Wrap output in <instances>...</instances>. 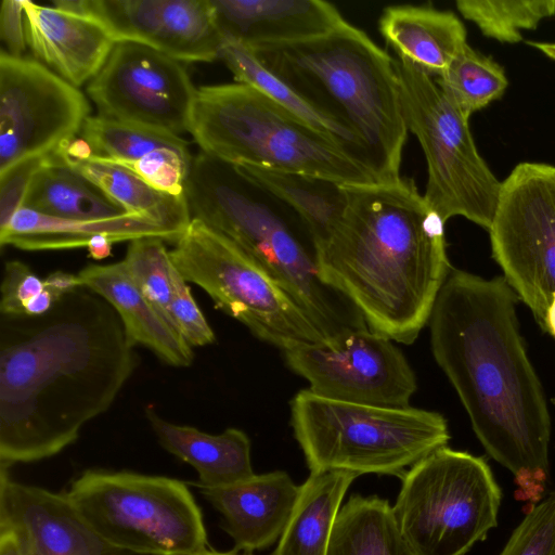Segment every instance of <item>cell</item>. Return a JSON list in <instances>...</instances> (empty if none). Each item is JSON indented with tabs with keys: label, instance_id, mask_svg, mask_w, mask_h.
Returning a JSON list of instances; mask_svg holds the SVG:
<instances>
[{
	"label": "cell",
	"instance_id": "obj_1",
	"mask_svg": "<svg viewBox=\"0 0 555 555\" xmlns=\"http://www.w3.org/2000/svg\"><path fill=\"white\" fill-rule=\"evenodd\" d=\"M117 311L81 286L38 317L0 318V467L51 457L105 413L138 358Z\"/></svg>",
	"mask_w": 555,
	"mask_h": 555
},
{
	"label": "cell",
	"instance_id": "obj_2",
	"mask_svg": "<svg viewBox=\"0 0 555 555\" xmlns=\"http://www.w3.org/2000/svg\"><path fill=\"white\" fill-rule=\"evenodd\" d=\"M505 278L451 270L429 317L434 358L490 456L539 500L548 475L551 417Z\"/></svg>",
	"mask_w": 555,
	"mask_h": 555
},
{
	"label": "cell",
	"instance_id": "obj_3",
	"mask_svg": "<svg viewBox=\"0 0 555 555\" xmlns=\"http://www.w3.org/2000/svg\"><path fill=\"white\" fill-rule=\"evenodd\" d=\"M345 186L346 210L317 245L320 276L369 330L410 345L451 271L446 222L411 178Z\"/></svg>",
	"mask_w": 555,
	"mask_h": 555
},
{
	"label": "cell",
	"instance_id": "obj_4",
	"mask_svg": "<svg viewBox=\"0 0 555 555\" xmlns=\"http://www.w3.org/2000/svg\"><path fill=\"white\" fill-rule=\"evenodd\" d=\"M192 218L251 257L328 339L367 327L359 310L320 276L317 243L304 219L238 166L199 152L185 183Z\"/></svg>",
	"mask_w": 555,
	"mask_h": 555
},
{
	"label": "cell",
	"instance_id": "obj_5",
	"mask_svg": "<svg viewBox=\"0 0 555 555\" xmlns=\"http://www.w3.org/2000/svg\"><path fill=\"white\" fill-rule=\"evenodd\" d=\"M260 63L362 144L378 182L400 177L408 128L395 60L345 22L309 40L253 51Z\"/></svg>",
	"mask_w": 555,
	"mask_h": 555
},
{
	"label": "cell",
	"instance_id": "obj_6",
	"mask_svg": "<svg viewBox=\"0 0 555 555\" xmlns=\"http://www.w3.org/2000/svg\"><path fill=\"white\" fill-rule=\"evenodd\" d=\"M189 132L202 152L236 166L295 171L341 184L378 182L365 166L249 85L197 89Z\"/></svg>",
	"mask_w": 555,
	"mask_h": 555
},
{
	"label": "cell",
	"instance_id": "obj_7",
	"mask_svg": "<svg viewBox=\"0 0 555 555\" xmlns=\"http://www.w3.org/2000/svg\"><path fill=\"white\" fill-rule=\"evenodd\" d=\"M291 425L310 473L401 478L450 440L447 420L438 412L345 402L309 389L293 398Z\"/></svg>",
	"mask_w": 555,
	"mask_h": 555
},
{
	"label": "cell",
	"instance_id": "obj_8",
	"mask_svg": "<svg viewBox=\"0 0 555 555\" xmlns=\"http://www.w3.org/2000/svg\"><path fill=\"white\" fill-rule=\"evenodd\" d=\"M65 495L113 547L145 555H192L207 548L201 507L181 480L88 469Z\"/></svg>",
	"mask_w": 555,
	"mask_h": 555
},
{
	"label": "cell",
	"instance_id": "obj_9",
	"mask_svg": "<svg viewBox=\"0 0 555 555\" xmlns=\"http://www.w3.org/2000/svg\"><path fill=\"white\" fill-rule=\"evenodd\" d=\"M401 480L392 509L416 555H464L496 526L502 494L482 457L446 446Z\"/></svg>",
	"mask_w": 555,
	"mask_h": 555
},
{
	"label": "cell",
	"instance_id": "obj_10",
	"mask_svg": "<svg viewBox=\"0 0 555 555\" xmlns=\"http://www.w3.org/2000/svg\"><path fill=\"white\" fill-rule=\"evenodd\" d=\"M395 68L408 131L416 137L427 164L426 202L444 222L461 216L489 231L502 181L480 156L469 119L430 75L401 59L395 60Z\"/></svg>",
	"mask_w": 555,
	"mask_h": 555
},
{
	"label": "cell",
	"instance_id": "obj_11",
	"mask_svg": "<svg viewBox=\"0 0 555 555\" xmlns=\"http://www.w3.org/2000/svg\"><path fill=\"white\" fill-rule=\"evenodd\" d=\"M182 278L215 306L283 352L326 338L291 296L244 250L192 218L170 250Z\"/></svg>",
	"mask_w": 555,
	"mask_h": 555
},
{
	"label": "cell",
	"instance_id": "obj_12",
	"mask_svg": "<svg viewBox=\"0 0 555 555\" xmlns=\"http://www.w3.org/2000/svg\"><path fill=\"white\" fill-rule=\"evenodd\" d=\"M492 256L542 327L555 297V166L524 162L502 181Z\"/></svg>",
	"mask_w": 555,
	"mask_h": 555
},
{
	"label": "cell",
	"instance_id": "obj_13",
	"mask_svg": "<svg viewBox=\"0 0 555 555\" xmlns=\"http://www.w3.org/2000/svg\"><path fill=\"white\" fill-rule=\"evenodd\" d=\"M90 104L39 61L0 53V172L75 140Z\"/></svg>",
	"mask_w": 555,
	"mask_h": 555
},
{
	"label": "cell",
	"instance_id": "obj_14",
	"mask_svg": "<svg viewBox=\"0 0 555 555\" xmlns=\"http://www.w3.org/2000/svg\"><path fill=\"white\" fill-rule=\"evenodd\" d=\"M288 367L328 399L409 406L416 376L391 339L369 327L343 332L320 343L284 351Z\"/></svg>",
	"mask_w": 555,
	"mask_h": 555
},
{
	"label": "cell",
	"instance_id": "obj_15",
	"mask_svg": "<svg viewBox=\"0 0 555 555\" xmlns=\"http://www.w3.org/2000/svg\"><path fill=\"white\" fill-rule=\"evenodd\" d=\"M87 93L100 116L180 137L190 131L197 89L182 62L117 41Z\"/></svg>",
	"mask_w": 555,
	"mask_h": 555
},
{
	"label": "cell",
	"instance_id": "obj_16",
	"mask_svg": "<svg viewBox=\"0 0 555 555\" xmlns=\"http://www.w3.org/2000/svg\"><path fill=\"white\" fill-rule=\"evenodd\" d=\"M53 7L98 20L116 42L141 43L180 62L220 59L223 37L211 0H57Z\"/></svg>",
	"mask_w": 555,
	"mask_h": 555
},
{
	"label": "cell",
	"instance_id": "obj_17",
	"mask_svg": "<svg viewBox=\"0 0 555 555\" xmlns=\"http://www.w3.org/2000/svg\"><path fill=\"white\" fill-rule=\"evenodd\" d=\"M0 468V524L23 534L31 555H145L104 542L65 494L13 481Z\"/></svg>",
	"mask_w": 555,
	"mask_h": 555
},
{
	"label": "cell",
	"instance_id": "obj_18",
	"mask_svg": "<svg viewBox=\"0 0 555 555\" xmlns=\"http://www.w3.org/2000/svg\"><path fill=\"white\" fill-rule=\"evenodd\" d=\"M78 138L82 156L121 165L162 192L185 195L193 156L181 137L98 115L86 119Z\"/></svg>",
	"mask_w": 555,
	"mask_h": 555
},
{
	"label": "cell",
	"instance_id": "obj_19",
	"mask_svg": "<svg viewBox=\"0 0 555 555\" xmlns=\"http://www.w3.org/2000/svg\"><path fill=\"white\" fill-rule=\"evenodd\" d=\"M27 44L41 64L75 87L101 70L116 40L98 20L23 0Z\"/></svg>",
	"mask_w": 555,
	"mask_h": 555
},
{
	"label": "cell",
	"instance_id": "obj_20",
	"mask_svg": "<svg viewBox=\"0 0 555 555\" xmlns=\"http://www.w3.org/2000/svg\"><path fill=\"white\" fill-rule=\"evenodd\" d=\"M300 486L284 470L254 475L219 488H201L221 516L235 552L251 554L279 541L295 507Z\"/></svg>",
	"mask_w": 555,
	"mask_h": 555
},
{
	"label": "cell",
	"instance_id": "obj_21",
	"mask_svg": "<svg viewBox=\"0 0 555 555\" xmlns=\"http://www.w3.org/2000/svg\"><path fill=\"white\" fill-rule=\"evenodd\" d=\"M225 40L256 49L321 37L346 21L322 0H211Z\"/></svg>",
	"mask_w": 555,
	"mask_h": 555
},
{
	"label": "cell",
	"instance_id": "obj_22",
	"mask_svg": "<svg viewBox=\"0 0 555 555\" xmlns=\"http://www.w3.org/2000/svg\"><path fill=\"white\" fill-rule=\"evenodd\" d=\"M85 287L103 297L120 317L129 337L168 365L188 367L193 348L143 296L124 261L90 264L78 273Z\"/></svg>",
	"mask_w": 555,
	"mask_h": 555
},
{
	"label": "cell",
	"instance_id": "obj_23",
	"mask_svg": "<svg viewBox=\"0 0 555 555\" xmlns=\"http://www.w3.org/2000/svg\"><path fill=\"white\" fill-rule=\"evenodd\" d=\"M96 235H107L116 243L143 237H158L176 244L181 236L146 218L127 214L102 220H77L48 216L22 207L0 230V245L24 250H57L87 247Z\"/></svg>",
	"mask_w": 555,
	"mask_h": 555
},
{
	"label": "cell",
	"instance_id": "obj_24",
	"mask_svg": "<svg viewBox=\"0 0 555 555\" xmlns=\"http://www.w3.org/2000/svg\"><path fill=\"white\" fill-rule=\"evenodd\" d=\"M378 29L398 55L431 77H440L467 44L462 21L430 5L400 4L384 9Z\"/></svg>",
	"mask_w": 555,
	"mask_h": 555
},
{
	"label": "cell",
	"instance_id": "obj_25",
	"mask_svg": "<svg viewBox=\"0 0 555 555\" xmlns=\"http://www.w3.org/2000/svg\"><path fill=\"white\" fill-rule=\"evenodd\" d=\"M146 418L160 446L198 474L199 488L231 486L255 475L250 440L241 429L227 428L219 435L178 425L147 406Z\"/></svg>",
	"mask_w": 555,
	"mask_h": 555
},
{
	"label": "cell",
	"instance_id": "obj_26",
	"mask_svg": "<svg viewBox=\"0 0 555 555\" xmlns=\"http://www.w3.org/2000/svg\"><path fill=\"white\" fill-rule=\"evenodd\" d=\"M65 164L99 186L127 214L159 223L180 236L192 221L185 195L175 196L150 185L130 169L102 159L55 151Z\"/></svg>",
	"mask_w": 555,
	"mask_h": 555
},
{
	"label": "cell",
	"instance_id": "obj_27",
	"mask_svg": "<svg viewBox=\"0 0 555 555\" xmlns=\"http://www.w3.org/2000/svg\"><path fill=\"white\" fill-rule=\"evenodd\" d=\"M357 477L340 470L310 473L272 555H327L343 499Z\"/></svg>",
	"mask_w": 555,
	"mask_h": 555
},
{
	"label": "cell",
	"instance_id": "obj_28",
	"mask_svg": "<svg viewBox=\"0 0 555 555\" xmlns=\"http://www.w3.org/2000/svg\"><path fill=\"white\" fill-rule=\"evenodd\" d=\"M23 207L52 217L77 220H102L127 215L121 206L61 160L54 152L35 175Z\"/></svg>",
	"mask_w": 555,
	"mask_h": 555
},
{
	"label": "cell",
	"instance_id": "obj_29",
	"mask_svg": "<svg viewBox=\"0 0 555 555\" xmlns=\"http://www.w3.org/2000/svg\"><path fill=\"white\" fill-rule=\"evenodd\" d=\"M327 555H416L403 537L392 506L376 495H352L340 507Z\"/></svg>",
	"mask_w": 555,
	"mask_h": 555
},
{
	"label": "cell",
	"instance_id": "obj_30",
	"mask_svg": "<svg viewBox=\"0 0 555 555\" xmlns=\"http://www.w3.org/2000/svg\"><path fill=\"white\" fill-rule=\"evenodd\" d=\"M220 59L233 74L236 82L249 85L264 93L371 171L366 153L360 141L348 130L317 111L273 75L260 63L253 51L240 43L223 39Z\"/></svg>",
	"mask_w": 555,
	"mask_h": 555
},
{
	"label": "cell",
	"instance_id": "obj_31",
	"mask_svg": "<svg viewBox=\"0 0 555 555\" xmlns=\"http://www.w3.org/2000/svg\"><path fill=\"white\" fill-rule=\"evenodd\" d=\"M238 167L287 203L308 224L317 245L327 238L346 210V186L337 181L295 171Z\"/></svg>",
	"mask_w": 555,
	"mask_h": 555
},
{
	"label": "cell",
	"instance_id": "obj_32",
	"mask_svg": "<svg viewBox=\"0 0 555 555\" xmlns=\"http://www.w3.org/2000/svg\"><path fill=\"white\" fill-rule=\"evenodd\" d=\"M436 82L447 100L467 119L500 99L508 86L504 68L468 43Z\"/></svg>",
	"mask_w": 555,
	"mask_h": 555
},
{
	"label": "cell",
	"instance_id": "obj_33",
	"mask_svg": "<svg viewBox=\"0 0 555 555\" xmlns=\"http://www.w3.org/2000/svg\"><path fill=\"white\" fill-rule=\"evenodd\" d=\"M456 8L483 36L502 43L519 42L522 31L555 15V0H457Z\"/></svg>",
	"mask_w": 555,
	"mask_h": 555
},
{
	"label": "cell",
	"instance_id": "obj_34",
	"mask_svg": "<svg viewBox=\"0 0 555 555\" xmlns=\"http://www.w3.org/2000/svg\"><path fill=\"white\" fill-rule=\"evenodd\" d=\"M122 261L143 296L177 331L170 313L173 262L165 241L158 237L133 240Z\"/></svg>",
	"mask_w": 555,
	"mask_h": 555
},
{
	"label": "cell",
	"instance_id": "obj_35",
	"mask_svg": "<svg viewBox=\"0 0 555 555\" xmlns=\"http://www.w3.org/2000/svg\"><path fill=\"white\" fill-rule=\"evenodd\" d=\"M0 293V314L4 315H42L62 298L20 260L5 262Z\"/></svg>",
	"mask_w": 555,
	"mask_h": 555
},
{
	"label": "cell",
	"instance_id": "obj_36",
	"mask_svg": "<svg viewBox=\"0 0 555 555\" xmlns=\"http://www.w3.org/2000/svg\"><path fill=\"white\" fill-rule=\"evenodd\" d=\"M501 555H555V492L529 511Z\"/></svg>",
	"mask_w": 555,
	"mask_h": 555
},
{
	"label": "cell",
	"instance_id": "obj_37",
	"mask_svg": "<svg viewBox=\"0 0 555 555\" xmlns=\"http://www.w3.org/2000/svg\"><path fill=\"white\" fill-rule=\"evenodd\" d=\"M170 313L177 331L192 348L215 343L216 336L212 328L197 306L188 282L175 264Z\"/></svg>",
	"mask_w": 555,
	"mask_h": 555
},
{
	"label": "cell",
	"instance_id": "obj_38",
	"mask_svg": "<svg viewBox=\"0 0 555 555\" xmlns=\"http://www.w3.org/2000/svg\"><path fill=\"white\" fill-rule=\"evenodd\" d=\"M49 155L24 159L0 172V230L24 206L35 175L48 163Z\"/></svg>",
	"mask_w": 555,
	"mask_h": 555
},
{
	"label": "cell",
	"instance_id": "obj_39",
	"mask_svg": "<svg viewBox=\"0 0 555 555\" xmlns=\"http://www.w3.org/2000/svg\"><path fill=\"white\" fill-rule=\"evenodd\" d=\"M0 37L7 53L23 57L27 37L23 0H3L0 9Z\"/></svg>",
	"mask_w": 555,
	"mask_h": 555
},
{
	"label": "cell",
	"instance_id": "obj_40",
	"mask_svg": "<svg viewBox=\"0 0 555 555\" xmlns=\"http://www.w3.org/2000/svg\"><path fill=\"white\" fill-rule=\"evenodd\" d=\"M0 555H31L24 535L10 525L0 524Z\"/></svg>",
	"mask_w": 555,
	"mask_h": 555
},
{
	"label": "cell",
	"instance_id": "obj_41",
	"mask_svg": "<svg viewBox=\"0 0 555 555\" xmlns=\"http://www.w3.org/2000/svg\"><path fill=\"white\" fill-rule=\"evenodd\" d=\"M116 242L107 235H96L87 245L89 256L102 260L112 255V247Z\"/></svg>",
	"mask_w": 555,
	"mask_h": 555
},
{
	"label": "cell",
	"instance_id": "obj_42",
	"mask_svg": "<svg viewBox=\"0 0 555 555\" xmlns=\"http://www.w3.org/2000/svg\"><path fill=\"white\" fill-rule=\"evenodd\" d=\"M542 328L555 338V297L546 311Z\"/></svg>",
	"mask_w": 555,
	"mask_h": 555
},
{
	"label": "cell",
	"instance_id": "obj_43",
	"mask_svg": "<svg viewBox=\"0 0 555 555\" xmlns=\"http://www.w3.org/2000/svg\"><path fill=\"white\" fill-rule=\"evenodd\" d=\"M527 43L555 61V42L528 41Z\"/></svg>",
	"mask_w": 555,
	"mask_h": 555
},
{
	"label": "cell",
	"instance_id": "obj_44",
	"mask_svg": "<svg viewBox=\"0 0 555 555\" xmlns=\"http://www.w3.org/2000/svg\"><path fill=\"white\" fill-rule=\"evenodd\" d=\"M192 555H251V554H238L237 552L235 551H232V552H218V551H212V550H204L202 552H198V553H195V554H192Z\"/></svg>",
	"mask_w": 555,
	"mask_h": 555
}]
</instances>
